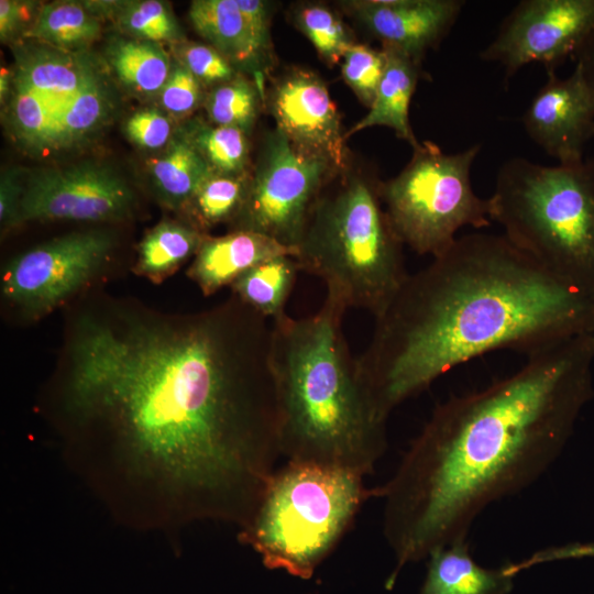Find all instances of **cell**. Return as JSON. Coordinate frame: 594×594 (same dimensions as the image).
Masks as SVG:
<instances>
[{"label":"cell","mask_w":594,"mask_h":594,"mask_svg":"<svg viewBox=\"0 0 594 594\" xmlns=\"http://www.w3.org/2000/svg\"><path fill=\"white\" fill-rule=\"evenodd\" d=\"M268 321L233 294L187 314L94 297L66 323L57 418L179 518L243 528L283 457Z\"/></svg>","instance_id":"obj_1"},{"label":"cell","mask_w":594,"mask_h":594,"mask_svg":"<svg viewBox=\"0 0 594 594\" xmlns=\"http://www.w3.org/2000/svg\"><path fill=\"white\" fill-rule=\"evenodd\" d=\"M527 356L510 375L438 404L376 488L396 562L388 588L408 563L466 540L485 507L535 482L569 441L594 396V333Z\"/></svg>","instance_id":"obj_2"},{"label":"cell","mask_w":594,"mask_h":594,"mask_svg":"<svg viewBox=\"0 0 594 594\" xmlns=\"http://www.w3.org/2000/svg\"><path fill=\"white\" fill-rule=\"evenodd\" d=\"M356 358L375 414L392 411L452 369L496 350L527 355L594 333V296L504 234L471 233L409 274Z\"/></svg>","instance_id":"obj_3"},{"label":"cell","mask_w":594,"mask_h":594,"mask_svg":"<svg viewBox=\"0 0 594 594\" xmlns=\"http://www.w3.org/2000/svg\"><path fill=\"white\" fill-rule=\"evenodd\" d=\"M346 310L326 298L310 316L272 321L271 360L287 461L372 473L387 448L343 330Z\"/></svg>","instance_id":"obj_4"},{"label":"cell","mask_w":594,"mask_h":594,"mask_svg":"<svg viewBox=\"0 0 594 594\" xmlns=\"http://www.w3.org/2000/svg\"><path fill=\"white\" fill-rule=\"evenodd\" d=\"M380 186L345 174L334 190L321 193L295 257L300 272L324 283L326 298L374 318L387 308L409 275L404 244L383 208Z\"/></svg>","instance_id":"obj_5"},{"label":"cell","mask_w":594,"mask_h":594,"mask_svg":"<svg viewBox=\"0 0 594 594\" xmlns=\"http://www.w3.org/2000/svg\"><path fill=\"white\" fill-rule=\"evenodd\" d=\"M488 199L492 221L515 246L594 296V160L543 166L512 158Z\"/></svg>","instance_id":"obj_6"},{"label":"cell","mask_w":594,"mask_h":594,"mask_svg":"<svg viewBox=\"0 0 594 594\" xmlns=\"http://www.w3.org/2000/svg\"><path fill=\"white\" fill-rule=\"evenodd\" d=\"M376 488L341 468L287 461L277 468L241 540L268 569L310 578Z\"/></svg>","instance_id":"obj_7"},{"label":"cell","mask_w":594,"mask_h":594,"mask_svg":"<svg viewBox=\"0 0 594 594\" xmlns=\"http://www.w3.org/2000/svg\"><path fill=\"white\" fill-rule=\"evenodd\" d=\"M480 150L475 144L447 154L426 141L397 176L381 183L385 211L404 245L436 257L453 244L461 228L491 224L490 199L479 197L470 179Z\"/></svg>","instance_id":"obj_8"},{"label":"cell","mask_w":594,"mask_h":594,"mask_svg":"<svg viewBox=\"0 0 594 594\" xmlns=\"http://www.w3.org/2000/svg\"><path fill=\"white\" fill-rule=\"evenodd\" d=\"M341 176L327 161L297 150L277 129L267 135L233 230L262 233L297 249L326 184Z\"/></svg>","instance_id":"obj_9"},{"label":"cell","mask_w":594,"mask_h":594,"mask_svg":"<svg viewBox=\"0 0 594 594\" xmlns=\"http://www.w3.org/2000/svg\"><path fill=\"white\" fill-rule=\"evenodd\" d=\"M107 230L72 232L11 258L1 293L22 316L40 319L67 302L100 272L114 248Z\"/></svg>","instance_id":"obj_10"},{"label":"cell","mask_w":594,"mask_h":594,"mask_svg":"<svg viewBox=\"0 0 594 594\" xmlns=\"http://www.w3.org/2000/svg\"><path fill=\"white\" fill-rule=\"evenodd\" d=\"M103 75L84 52L50 45L23 50L13 72L9 109L13 135L30 150L45 151L59 117Z\"/></svg>","instance_id":"obj_11"},{"label":"cell","mask_w":594,"mask_h":594,"mask_svg":"<svg viewBox=\"0 0 594 594\" xmlns=\"http://www.w3.org/2000/svg\"><path fill=\"white\" fill-rule=\"evenodd\" d=\"M593 29L594 0H522L480 57L501 63L506 80L532 62L556 72L575 55Z\"/></svg>","instance_id":"obj_12"},{"label":"cell","mask_w":594,"mask_h":594,"mask_svg":"<svg viewBox=\"0 0 594 594\" xmlns=\"http://www.w3.org/2000/svg\"><path fill=\"white\" fill-rule=\"evenodd\" d=\"M135 196L113 167L100 162H80L41 168L25 178L20 222L118 221L128 218Z\"/></svg>","instance_id":"obj_13"},{"label":"cell","mask_w":594,"mask_h":594,"mask_svg":"<svg viewBox=\"0 0 594 594\" xmlns=\"http://www.w3.org/2000/svg\"><path fill=\"white\" fill-rule=\"evenodd\" d=\"M265 106L276 129L297 150L327 161L341 176L348 174L345 133L318 74L302 67L288 68L266 89Z\"/></svg>","instance_id":"obj_14"},{"label":"cell","mask_w":594,"mask_h":594,"mask_svg":"<svg viewBox=\"0 0 594 594\" xmlns=\"http://www.w3.org/2000/svg\"><path fill=\"white\" fill-rule=\"evenodd\" d=\"M547 74L522 117L525 130L559 164L580 163L594 136V87L579 63L565 78L553 70Z\"/></svg>","instance_id":"obj_15"},{"label":"cell","mask_w":594,"mask_h":594,"mask_svg":"<svg viewBox=\"0 0 594 594\" xmlns=\"http://www.w3.org/2000/svg\"><path fill=\"white\" fill-rule=\"evenodd\" d=\"M342 7L382 45L395 47L417 62L439 45L464 4L460 0H354Z\"/></svg>","instance_id":"obj_16"},{"label":"cell","mask_w":594,"mask_h":594,"mask_svg":"<svg viewBox=\"0 0 594 594\" xmlns=\"http://www.w3.org/2000/svg\"><path fill=\"white\" fill-rule=\"evenodd\" d=\"M297 249L246 230L221 237L207 235L187 270V276L205 296H211L250 268L278 256L296 257Z\"/></svg>","instance_id":"obj_17"},{"label":"cell","mask_w":594,"mask_h":594,"mask_svg":"<svg viewBox=\"0 0 594 594\" xmlns=\"http://www.w3.org/2000/svg\"><path fill=\"white\" fill-rule=\"evenodd\" d=\"M196 32L221 53L235 68L254 75L265 89V76L274 63L273 51L254 36L237 0H194L188 12Z\"/></svg>","instance_id":"obj_18"},{"label":"cell","mask_w":594,"mask_h":594,"mask_svg":"<svg viewBox=\"0 0 594 594\" xmlns=\"http://www.w3.org/2000/svg\"><path fill=\"white\" fill-rule=\"evenodd\" d=\"M382 48L386 54V67L376 97L367 114L345 132V141L364 129L382 125L392 129L397 138L416 148L420 143L413 132L408 111L420 74V62L395 47L382 45Z\"/></svg>","instance_id":"obj_19"},{"label":"cell","mask_w":594,"mask_h":594,"mask_svg":"<svg viewBox=\"0 0 594 594\" xmlns=\"http://www.w3.org/2000/svg\"><path fill=\"white\" fill-rule=\"evenodd\" d=\"M419 594H508L513 579L506 566L486 569L472 558L466 540L436 548L428 556Z\"/></svg>","instance_id":"obj_20"},{"label":"cell","mask_w":594,"mask_h":594,"mask_svg":"<svg viewBox=\"0 0 594 594\" xmlns=\"http://www.w3.org/2000/svg\"><path fill=\"white\" fill-rule=\"evenodd\" d=\"M147 166L161 201L182 211L212 174L183 128L173 134L160 156L147 162Z\"/></svg>","instance_id":"obj_21"},{"label":"cell","mask_w":594,"mask_h":594,"mask_svg":"<svg viewBox=\"0 0 594 594\" xmlns=\"http://www.w3.org/2000/svg\"><path fill=\"white\" fill-rule=\"evenodd\" d=\"M206 237L185 221L163 220L140 242L133 272L162 283L196 255Z\"/></svg>","instance_id":"obj_22"},{"label":"cell","mask_w":594,"mask_h":594,"mask_svg":"<svg viewBox=\"0 0 594 594\" xmlns=\"http://www.w3.org/2000/svg\"><path fill=\"white\" fill-rule=\"evenodd\" d=\"M300 267L293 256H278L250 268L232 284L242 302L272 321L286 315V305Z\"/></svg>","instance_id":"obj_23"},{"label":"cell","mask_w":594,"mask_h":594,"mask_svg":"<svg viewBox=\"0 0 594 594\" xmlns=\"http://www.w3.org/2000/svg\"><path fill=\"white\" fill-rule=\"evenodd\" d=\"M108 58L118 79L143 96L160 94L172 69L160 43L145 40L118 38L109 46Z\"/></svg>","instance_id":"obj_24"},{"label":"cell","mask_w":594,"mask_h":594,"mask_svg":"<svg viewBox=\"0 0 594 594\" xmlns=\"http://www.w3.org/2000/svg\"><path fill=\"white\" fill-rule=\"evenodd\" d=\"M101 33L99 19L86 6L75 1H57L42 6L24 37L69 52H81Z\"/></svg>","instance_id":"obj_25"},{"label":"cell","mask_w":594,"mask_h":594,"mask_svg":"<svg viewBox=\"0 0 594 594\" xmlns=\"http://www.w3.org/2000/svg\"><path fill=\"white\" fill-rule=\"evenodd\" d=\"M114 94L103 77L86 89L56 121L45 151H58L92 136L113 113Z\"/></svg>","instance_id":"obj_26"},{"label":"cell","mask_w":594,"mask_h":594,"mask_svg":"<svg viewBox=\"0 0 594 594\" xmlns=\"http://www.w3.org/2000/svg\"><path fill=\"white\" fill-rule=\"evenodd\" d=\"M250 175L226 176L211 174L183 209L187 222L200 232L222 222H233L245 202Z\"/></svg>","instance_id":"obj_27"},{"label":"cell","mask_w":594,"mask_h":594,"mask_svg":"<svg viewBox=\"0 0 594 594\" xmlns=\"http://www.w3.org/2000/svg\"><path fill=\"white\" fill-rule=\"evenodd\" d=\"M212 174L250 175L248 134L240 129L216 125L196 119L183 128Z\"/></svg>","instance_id":"obj_28"},{"label":"cell","mask_w":594,"mask_h":594,"mask_svg":"<svg viewBox=\"0 0 594 594\" xmlns=\"http://www.w3.org/2000/svg\"><path fill=\"white\" fill-rule=\"evenodd\" d=\"M205 107L212 124L237 128L249 135L261 108L265 107V90L255 80L238 74L213 86L205 99Z\"/></svg>","instance_id":"obj_29"},{"label":"cell","mask_w":594,"mask_h":594,"mask_svg":"<svg viewBox=\"0 0 594 594\" xmlns=\"http://www.w3.org/2000/svg\"><path fill=\"white\" fill-rule=\"evenodd\" d=\"M294 22L329 67L337 65L354 44L349 28L326 4L311 2L298 6Z\"/></svg>","instance_id":"obj_30"},{"label":"cell","mask_w":594,"mask_h":594,"mask_svg":"<svg viewBox=\"0 0 594 594\" xmlns=\"http://www.w3.org/2000/svg\"><path fill=\"white\" fill-rule=\"evenodd\" d=\"M116 20L123 31L138 40L174 44L185 41L175 15L162 1H124Z\"/></svg>","instance_id":"obj_31"},{"label":"cell","mask_w":594,"mask_h":594,"mask_svg":"<svg viewBox=\"0 0 594 594\" xmlns=\"http://www.w3.org/2000/svg\"><path fill=\"white\" fill-rule=\"evenodd\" d=\"M386 67L385 51L354 43L344 54L341 74L359 100L371 108Z\"/></svg>","instance_id":"obj_32"},{"label":"cell","mask_w":594,"mask_h":594,"mask_svg":"<svg viewBox=\"0 0 594 594\" xmlns=\"http://www.w3.org/2000/svg\"><path fill=\"white\" fill-rule=\"evenodd\" d=\"M173 47L177 61L202 85L217 86L239 74L237 68L210 45L184 41Z\"/></svg>","instance_id":"obj_33"},{"label":"cell","mask_w":594,"mask_h":594,"mask_svg":"<svg viewBox=\"0 0 594 594\" xmlns=\"http://www.w3.org/2000/svg\"><path fill=\"white\" fill-rule=\"evenodd\" d=\"M202 84L178 61L160 91L161 103L174 116H187L205 101Z\"/></svg>","instance_id":"obj_34"},{"label":"cell","mask_w":594,"mask_h":594,"mask_svg":"<svg viewBox=\"0 0 594 594\" xmlns=\"http://www.w3.org/2000/svg\"><path fill=\"white\" fill-rule=\"evenodd\" d=\"M123 128L130 141L146 150L165 147L172 139V123L168 117L156 108L134 112L127 119Z\"/></svg>","instance_id":"obj_35"},{"label":"cell","mask_w":594,"mask_h":594,"mask_svg":"<svg viewBox=\"0 0 594 594\" xmlns=\"http://www.w3.org/2000/svg\"><path fill=\"white\" fill-rule=\"evenodd\" d=\"M25 178L20 168L12 167L1 173L0 179V224L2 233L21 224L20 204Z\"/></svg>","instance_id":"obj_36"},{"label":"cell","mask_w":594,"mask_h":594,"mask_svg":"<svg viewBox=\"0 0 594 594\" xmlns=\"http://www.w3.org/2000/svg\"><path fill=\"white\" fill-rule=\"evenodd\" d=\"M41 8L32 1H0V38L8 42L31 29Z\"/></svg>","instance_id":"obj_37"},{"label":"cell","mask_w":594,"mask_h":594,"mask_svg":"<svg viewBox=\"0 0 594 594\" xmlns=\"http://www.w3.org/2000/svg\"><path fill=\"white\" fill-rule=\"evenodd\" d=\"M575 559H594V543L571 542L562 546L549 547L532 553L525 560L505 565L508 573L515 576L519 572L537 564Z\"/></svg>","instance_id":"obj_38"},{"label":"cell","mask_w":594,"mask_h":594,"mask_svg":"<svg viewBox=\"0 0 594 594\" xmlns=\"http://www.w3.org/2000/svg\"><path fill=\"white\" fill-rule=\"evenodd\" d=\"M573 57L582 66L586 78L594 87V29Z\"/></svg>","instance_id":"obj_39"},{"label":"cell","mask_w":594,"mask_h":594,"mask_svg":"<svg viewBox=\"0 0 594 594\" xmlns=\"http://www.w3.org/2000/svg\"><path fill=\"white\" fill-rule=\"evenodd\" d=\"M13 84V72L7 67H1L0 72V101L6 102L8 96L11 94V86Z\"/></svg>","instance_id":"obj_40"}]
</instances>
